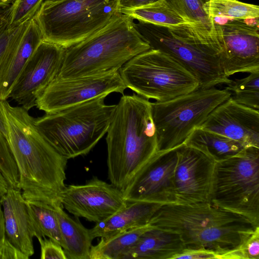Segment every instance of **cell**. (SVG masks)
<instances>
[{"mask_svg":"<svg viewBox=\"0 0 259 259\" xmlns=\"http://www.w3.org/2000/svg\"><path fill=\"white\" fill-rule=\"evenodd\" d=\"M66 49L42 40L16 80L9 98L29 111L36 107L37 98L57 76Z\"/></svg>","mask_w":259,"mask_h":259,"instance_id":"obj_13","label":"cell"},{"mask_svg":"<svg viewBox=\"0 0 259 259\" xmlns=\"http://www.w3.org/2000/svg\"><path fill=\"white\" fill-rule=\"evenodd\" d=\"M177 148L175 203L191 204L210 202L215 162L202 152L185 144Z\"/></svg>","mask_w":259,"mask_h":259,"instance_id":"obj_16","label":"cell"},{"mask_svg":"<svg viewBox=\"0 0 259 259\" xmlns=\"http://www.w3.org/2000/svg\"><path fill=\"white\" fill-rule=\"evenodd\" d=\"M120 0H45L33 19L44 40L67 49L103 28L120 12Z\"/></svg>","mask_w":259,"mask_h":259,"instance_id":"obj_6","label":"cell"},{"mask_svg":"<svg viewBox=\"0 0 259 259\" xmlns=\"http://www.w3.org/2000/svg\"><path fill=\"white\" fill-rule=\"evenodd\" d=\"M29 257L15 247L6 235L0 241V259H28Z\"/></svg>","mask_w":259,"mask_h":259,"instance_id":"obj_34","label":"cell"},{"mask_svg":"<svg viewBox=\"0 0 259 259\" xmlns=\"http://www.w3.org/2000/svg\"><path fill=\"white\" fill-rule=\"evenodd\" d=\"M107 134L108 178L122 191L158 152L151 102L137 94L123 95Z\"/></svg>","mask_w":259,"mask_h":259,"instance_id":"obj_3","label":"cell"},{"mask_svg":"<svg viewBox=\"0 0 259 259\" xmlns=\"http://www.w3.org/2000/svg\"><path fill=\"white\" fill-rule=\"evenodd\" d=\"M225 89L236 102L259 110V71L242 78L231 79Z\"/></svg>","mask_w":259,"mask_h":259,"instance_id":"obj_29","label":"cell"},{"mask_svg":"<svg viewBox=\"0 0 259 259\" xmlns=\"http://www.w3.org/2000/svg\"><path fill=\"white\" fill-rule=\"evenodd\" d=\"M44 1L15 0L10 8L9 28H15L32 19Z\"/></svg>","mask_w":259,"mask_h":259,"instance_id":"obj_31","label":"cell"},{"mask_svg":"<svg viewBox=\"0 0 259 259\" xmlns=\"http://www.w3.org/2000/svg\"><path fill=\"white\" fill-rule=\"evenodd\" d=\"M210 202L259 226V148L215 162Z\"/></svg>","mask_w":259,"mask_h":259,"instance_id":"obj_8","label":"cell"},{"mask_svg":"<svg viewBox=\"0 0 259 259\" xmlns=\"http://www.w3.org/2000/svg\"><path fill=\"white\" fill-rule=\"evenodd\" d=\"M184 144L200 150L215 162L231 157L246 147L239 142L200 127L195 128Z\"/></svg>","mask_w":259,"mask_h":259,"instance_id":"obj_24","label":"cell"},{"mask_svg":"<svg viewBox=\"0 0 259 259\" xmlns=\"http://www.w3.org/2000/svg\"><path fill=\"white\" fill-rule=\"evenodd\" d=\"M61 205L76 218L98 223L125 207L122 191L93 177L83 185L66 186L60 195Z\"/></svg>","mask_w":259,"mask_h":259,"instance_id":"obj_14","label":"cell"},{"mask_svg":"<svg viewBox=\"0 0 259 259\" xmlns=\"http://www.w3.org/2000/svg\"><path fill=\"white\" fill-rule=\"evenodd\" d=\"M0 201L7 238L29 258L34 253L33 238L38 234L26 200L19 189L8 188Z\"/></svg>","mask_w":259,"mask_h":259,"instance_id":"obj_19","label":"cell"},{"mask_svg":"<svg viewBox=\"0 0 259 259\" xmlns=\"http://www.w3.org/2000/svg\"><path fill=\"white\" fill-rule=\"evenodd\" d=\"M198 127L243 144L259 148V110L239 104L230 96L214 108Z\"/></svg>","mask_w":259,"mask_h":259,"instance_id":"obj_17","label":"cell"},{"mask_svg":"<svg viewBox=\"0 0 259 259\" xmlns=\"http://www.w3.org/2000/svg\"><path fill=\"white\" fill-rule=\"evenodd\" d=\"M0 172L8 188H18L19 174L17 165L5 136L0 132Z\"/></svg>","mask_w":259,"mask_h":259,"instance_id":"obj_30","label":"cell"},{"mask_svg":"<svg viewBox=\"0 0 259 259\" xmlns=\"http://www.w3.org/2000/svg\"><path fill=\"white\" fill-rule=\"evenodd\" d=\"M214 21L222 48L219 60L225 75L259 71L258 19Z\"/></svg>","mask_w":259,"mask_h":259,"instance_id":"obj_11","label":"cell"},{"mask_svg":"<svg viewBox=\"0 0 259 259\" xmlns=\"http://www.w3.org/2000/svg\"><path fill=\"white\" fill-rule=\"evenodd\" d=\"M42 40L33 18L17 26L0 60V100L9 98L23 67Z\"/></svg>","mask_w":259,"mask_h":259,"instance_id":"obj_18","label":"cell"},{"mask_svg":"<svg viewBox=\"0 0 259 259\" xmlns=\"http://www.w3.org/2000/svg\"><path fill=\"white\" fill-rule=\"evenodd\" d=\"M185 249L177 234L151 227L121 259H174Z\"/></svg>","mask_w":259,"mask_h":259,"instance_id":"obj_22","label":"cell"},{"mask_svg":"<svg viewBox=\"0 0 259 259\" xmlns=\"http://www.w3.org/2000/svg\"><path fill=\"white\" fill-rule=\"evenodd\" d=\"M5 235L4 212L0 201V241L4 238Z\"/></svg>","mask_w":259,"mask_h":259,"instance_id":"obj_39","label":"cell"},{"mask_svg":"<svg viewBox=\"0 0 259 259\" xmlns=\"http://www.w3.org/2000/svg\"><path fill=\"white\" fill-rule=\"evenodd\" d=\"M11 5L0 6V24L6 22L9 23L10 8Z\"/></svg>","mask_w":259,"mask_h":259,"instance_id":"obj_38","label":"cell"},{"mask_svg":"<svg viewBox=\"0 0 259 259\" xmlns=\"http://www.w3.org/2000/svg\"><path fill=\"white\" fill-rule=\"evenodd\" d=\"M126 88L119 71L74 78L56 77L37 98L36 107L51 113L103 95L123 94Z\"/></svg>","mask_w":259,"mask_h":259,"instance_id":"obj_12","label":"cell"},{"mask_svg":"<svg viewBox=\"0 0 259 259\" xmlns=\"http://www.w3.org/2000/svg\"><path fill=\"white\" fill-rule=\"evenodd\" d=\"M220 258V256L212 251L203 249H185L176 255L174 259H207Z\"/></svg>","mask_w":259,"mask_h":259,"instance_id":"obj_35","label":"cell"},{"mask_svg":"<svg viewBox=\"0 0 259 259\" xmlns=\"http://www.w3.org/2000/svg\"><path fill=\"white\" fill-rule=\"evenodd\" d=\"M159 0H120V10L131 9L152 4Z\"/></svg>","mask_w":259,"mask_h":259,"instance_id":"obj_37","label":"cell"},{"mask_svg":"<svg viewBox=\"0 0 259 259\" xmlns=\"http://www.w3.org/2000/svg\"><path fill=\"white\" fill-rule=\"evenodd\" d=\"M17 27L9 28V22L0 24V60Z\"/></svg>","mask_w":259,"mask_h":259,"instance_id":"obj_36","label":"cell"},{"mask_svg":"<svg viewBox=\"0 0 259 259\" xmlns=\"http://www.w3.org/2000/svg\"><path fill=\"white\" fill-rule=\"evenodd\" d=\"M127 88L147 99L164 102L199 88L197 78L169 55L150 49L119 70Z\"/></svg>","mask_w":259,"mask_h":259,"instance_id":"obj_7","label":"cell"},{"mask_svg":"<svg viewBox=\"0 0 259 259\" xmlns=\"http://www.w3.org/2000/svg\"><path fill=\"white\" fill-rule=\"evenodd\" d=\"M151 227L148 224L100 238L98 244L92 246L89 259H121L136 244L140 236Z\"/></svg>","mask_w":259,"mask_h":259,"instance_id":"obj_25","label":"cell"},{"mask_svg":"<svg viewBox=\"0 0 259 259\" xmlns=\"http://www.w3.org/2000/svg\"><path fill=\"white\" fill-rule=\"evenodd\" d=\"M37 239L40 245V258L67 259L64 249L59 244L46 237Z\"/></svg>","mask_w":259,"mask_h":259,"instance_id":"obj_33","label":"cell"},{"mask_svg":"<svg viewBox=\"0 0 259 259\" xmlns=\"http://www.w3.org/2000/svg\"><path fill=\"white\" fill-rule=\"evenodd\" d=\"M177 147L157 152L134 176L122 191L126 202L175 203L174 174Z\"/></svg>","mask_w":259,"mask_h":259,"instance_id":"obj_15","label":"cell"},{"mask_svg":"<svg viewBox=\"0 0 259 259\" xmlns=\"http://www.w3.org/2000/svg\"><path fill=\"white\" fill-rule=\"evenodd\" d=\"M161 204L147 201L127 202L126 205L90 230L92 238L111 235L149 224Z\"/></svg>","mask_w":259,"mask_h":259,"instance_id":"obj_21","label":"cell"},{"mask_svg":"<svg viewBox=\"0 0 259 259\" xmlns=\"http://www.w3.org/2000/svg\"><path fill=\"white\" fill-rule=\"evenodd\" d=\"M210 16L214 19H253L259 18L257 5L237 0H210Z\"/></svg>","mask_w":259,"mask_h":259,"instance_id":"obj_28","label":"cell"},{"mask_svg":"<svg viewBox=\"0 0 259 259\" xmlns=\"http://www.w3.org/2000/svg\"><path fill=\"white\" fill-rule=\"evenodd\" d=\"M61 234L65 243L64 250L67 259H89L92 238L90 230L78 219H72L62 205L54 207Z\"/></svg>","mask_w":259,"mask_h":259,"instance_id":"obj_23","label":"cell"},{"mask_svg":"<svg viewBox=\"0 0 259 259\" xmlns=\"http://www.w3.org/2000/svg\"><path fill=\"white\" fill-rule=\"evenodd\" d=\"M26 202L38 233L37 238L48 237L64 249L65 243L54 207L38 201L26 200Z\"/></svg>","mask_w":259,"mask_h":259,"instance_id":"obj_27","label":"cell"},{"mask_svg":"<svg viewBox=\"0 0 259 259\" xmlns=\"http://www.w3.org/2000/svg\"><path fill=\"white\" fill-rule=\"evenodd\" d=\"M150 49L135 28L134 19L120 13L102 29L66 49L56 77L74 78L119 71L133 57Z\"/></svg>","mask_w":259,"mask_h":259,"instance_id":"obj_4","label":"cell"},{"mask_svg":"<svg viewBox=\"0 0 259 259\" xmlns=\"http://www.w3.org/2000/svg\"><path fill=\"white\" fill-rule=\"evenodd\" d=\"M15 0H0V6L11 5Z\"/></svg>","mask_w":259,"mask_h":259,"instance_id":"obj_41","label":"cell"},{"mask_svg":"<svg viewBox=\"0 0 259 259\" xmlns=\"http://www.w3.org/2000/svg\"><path fill=\"white\" fill-rule=\"evenodd\" d=\"M230 96L225 89L199 88L170 100L151 102L157 151H165L184 144L192 131Z\"/></svg>","mask_w":259,"mask_h":259,"instance_id":"obj_9","label":"cell"},{"mask_svg":"<svg viewBox=\"0 0 259 259\" xmlns=\"http://www.w3.org/2000/svg\"><path fill=\"white\" fill-rule=\"evenodd\" d=\"M190 25L189 30L219 57L222 48L214 19L209 14L210 0H163Z\"/></svg>","mask_w":259,"mask_h":259,"instance_id":"obj_20","label":"cell"},{"mask_svg":"<svg viewBox=\"0 0 259 259\" xmlns=\"http://www.w3.org/2000/svg\"><path fill=\"white\" fill-rule=\"evenodd\" d=\"M103 95L57 112L34 118L36 127L67 159L88 154L107 133L115 105Z\"/></svg>","mask_w":259,"mask_h":259,"instance_id":"obj_5","label":"cell"},{"mask_svg":"<svg viewBox=\"0 0 259 259\" xmlns=\"http://www.w3.org/2000/svg\"><path fill=\"white\" fill-rule=\"evenodd\" d=\"M149 224L177 234L186 249L212 251L221 259L236 258V251L259 227L210 202L161 204Z\"/></svg>","mask_w":259,"mask_h":259,"instance_id":"obj_2","label":"cell"},{"mask_svg":"<svg viewBox=\"0 0 259 259\" xmlns=\"http://www.w3.org/2000/svg\"><path fill=\"white\" fill-rule=\"evenodd\" d=\"M135 26L151 49L169 55L190 71L199 88L227 85L231 81L224 74L219 57L202 44L187 25L168 28L138 21Z\"/></svg>","mask_w":259,"mask_h":259,"instance_id":"obj_10","label":"cell"},{"mask_svg":"<svg viewBox=\"0 0 259 259\" xmlns=\"http://www.w3.org/2000/svg\"><path fill=\"white\" fill-rule=\"evenodd\" d=\"M236 255L238 259H259V227L242 244Z\"/></svg>","mask_w":259,"mask_h":259,"instance_id":"obj_32","label":"cell"},{"mask_svg":"<svg viewBox=\"0 0 259 259\" xmlns=\"http://www.w3.org/2000/svg\"><path fill=\"white\" fill-rule=\"evenodd\" d=\"M120 12L137 21L168 28L190 25L163 0L140 7L122 9Z\"/></svg>","mask_w":259,"mask_h":259,"instance_id":"obj_26","label":"cell"},{"mask_svg":"<svg viewBox=\"0 0 259 259\" xmlns=\"http://www.w3.org/2000/svg\"><path fill=\"white\" fill-rule=\"evenodd\" d=\"M0 132L7 137V131L6 128V125L5 123V121L3 117V115L1 112V108H0ZM7 139V138H6Z\"/></svg>","mask_w":259,"mask_h":259,"instance_id":"obj_40","label":"cell"},{"mask_svg":"<svg viewBox=\"0 0 259 259\" xmlns=\"http://www.w3.org/2000/svg\"><path fill=\"white\" fill-rule=\"evenodd\" d=\"M7 140L17 165L18 188L27 200L53 207L61 205L68 159L47 141L35 124L34 118L21 106L0 100Z\"/></svg>","mask_w":259,"mask_h":259,"instance_id":"obj_1","label":"cell"}]
</instances>
